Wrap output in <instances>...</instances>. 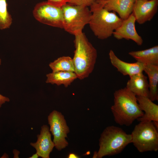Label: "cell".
I'll return each instance as SVG.
<instances>
[{
	"label": "cell",
	"instance_id": "7402d4cb",
	"mask_svg": "<svg viewBox=\"0 0 158 158\" xmlns=\"http://www.w3.org/2000/svg\"><path fill=\"white\" fill-rule=\"evenodd\" d=\"M70 0H47L49 3L55 6L61 7L64 5L68 3Z\"/></svg>",
	"mask_w": 158,
	"mask_h": 158
},
{
	"label": "cell",
	"instance_id": "8fae6325",
	"mask_svg": "<svg viewBox=\"0 0 158 158\" xmlns=\"http://www.w3.org/2000/svg\"><path fill=\"white\" fill-rule=\"evenodd\" d=\"M37 139L35 142L30 145L36 150L39 157L42 158H49L55 145L51 139V135L49 127L43 125L41 127L40 134L37 135Z\"/></svg>",
	"mask_w": 158,
	"mask_h": 158
},
{
	"label": "cell",
	"instance_id": "30bf717a",
	"mask_svg": "<svg viewBox=\"0 0 158 158\" xmlns=\"http://www.w3.org/2000/svg\"><path fill=\"white\" fill-rule=\"evenodd\" d=\"M135 22V17L132 13L127 18L123 20L121 25L114 31V37L118 40H131L138 45H141L143 40L136 30Z\"/></svg>",
	"mask_w": 158,
	"mask_h": 158
},
{
	"label": "cell",
	"instance_id": "3957f363",
	"mask_svg": "<svg viewBox=\"0 0 158 158\" xmlns=\"http://www.w3.org/2000/svg\"><path fill=\"white\" fill-rule=\"evenodd\" d=\"M90 7L92 15L89 24L94 35L102 40L111 37L121 25L123 20L114 12L105 9L98 1Z\"/></svg>",
	"mask_w": 158,
	"mask_h": 158
},
{
	"label": "cell",
	"instance_id": "83f0119b",
	"mask_svg": "<svg viewBox=\"0 0 158 158\" xmlns=\"http://www.w3.org/2000/svg\"><path fill=\"white\" fill-rule=\"evenodd\" d=\"M104 0H96V1H102Z\"/></svg>",
	"mask_w": 158,
	"mask_h": 158
},
{
	"label": "cell",
	"instance_id": "5b68a950",
	"mask_svg": "<svg viewBox=\"0 0 158 158\" xmlns=\"http://www.w3.org/2000/svg\"><path fill=\"white\" fill-rule=\"evenodd\" d=\"M61 8L63 28L74 36L82 32L85 26L89 24L92 15L88 6L67 3Z\"/></svg>",
	"mask_w": 158,
	"mask_h": 158
},
{
	"label": "cell",
	"instance_id": "cb8c5ba5",
	"mask_svg": "<svg viewBox=\"0 0 158 158\" xmlns=\"http://www.w3.org/2000/svg\"><path fill=\"white\" fill-rule=\"evenodd\" d=\"M68 158H79V156H78L77 155L74 154V153H71L69 154L68 156Z\"/></svg>",
	"mask_w": 158,
	"mask_h": 158
},
{
	"label": "cell",
	"instance_id": "44dd1931",
	"mask_svg": "<svg viewBox=\"0 0 158 158\" xmlns=\"http://www.w3.org/2000/svg\"><path fill=\"white\" fill-rule=\"evenodd\" d=\"M96 0H70L68 3L73 5L90 6Z\"/></svg>",
	"mask_w": 158,
	"mask_h": 158
},
{
	"label": "cell",
	"instance_id": "7c38bea8",
	"mask_svg": "<svg viewBox=\"0 0 158 158\" xmlns=\"http://www.w3.org/2000/svg\"><path fill=\"white\" fill-rule=\"evenodd\" d=\"M109 56L111 64L124 75H128L130 77L143 72V63L138 61L130 63L123 61L116 55L112 50L109 51Z\"/></svg>",
	"mask_w": 158,
	"mask_h": 158
},
{
	"label": "cell",
	"instance_id": "ffe728a7",
	"mask_svg": "<svg viewBox=\"0 0 158 158\" xmlns=\"http://www.w3.org/2000/svg\"><path fill=\"white\" fill-rule=\"evenodd\" d=\"M12 23V18L7 9L6 0H0V29L8 28Z\"/></svg>",
	"mask_w": 158,
	"mask_h": 158
},
{
	"label": "cell",
	"instance_id": "277c9868",
	"mask_svg": "<svg viewBox=\"0 0 158 158\" xmlns=\"http://www.w3.org/2000/svg\"><path fill=\"white\" fill-rule=\"evenodd\" d=\"M131 141V134L127 133L122 128L114 126H107L101 135L99 150L94 152L93 157L102 158L117 154Z\"/></svg>",
	"mask_w": 158,
	"mask_h": 158
},
{
	"label": "cell",
	"instance_id": "d6986e66",
	"mask_svg": "<svg viewBox=\"0 0 158 158\" xmlns=\"http://www.w3.org/2000/svg\"><path fill=\"white\" fill-rule=\"evenodd\" d=\"M49 66L52 72L66 71L75 72L73 59L69 56H62L50 63Z\"/></svg>",
	"mask_w": 158,
	"mask_h": 158
},
{
	"label": "cell",
	"instance_id": "6da1fadb",
	"mask_svg": "<svg viewBox=\"0 0 158 158\" xmlns=\"http://www.w3.org/2000/svg\"><path fill=\"white\" fill-rule=\"evenodd\" d=\"M114 96V103L111 109L118 124L129 126L143 114L136 95L126 87L115 91Z\"/></svg>",
	"mask_w": 158,
	"mask_h": 158
},
{
	"label": "cell",
	"instance_id": "4fadbf2b",
	"mask_svg": "<svg viewBox=\"0 0 158 158\" xmlns=\"http://www.w3.org/2000/svg\"><path fill=\"white\" fill-rule=\"evenodd\" d=\"M98 1L108 11L116 12L119 17L124 20L132 13L135 0H104Z\"/></svg>",
	"mask_w": 158,
	"mask_h": 158
},
{
	"label": "cell",
	"instance_id": "4316f807",
	"mask_svg": "<svg viewBox=\"0 0 158 158\" xmlns=\"http://www.w3.org/2000/svg\"><path fill=\"white\" fill-rule=\"evenodd\" d=\"M1 59H0V65H1Z\"/></svg>",
	"mask_w": 158,
	"mask_h": 158
},
{
	"label": "cell",
	"instance_id": "9a60e30c",
	"mask_svg": "<svg viewBox=\"0 0 158 158\" xmlns=\"http://www.w3.org/2000/svg\"><path fill=\"white\" fill-rule=\"evenodd\" d=\"M142 116L137 119L140 122L158 121V105L148 97L136 96Z\"/></svg>",
	"mask_w": 158,
	"mask_h": 158
},
{
	"label": "cell",
	"instance_id": "2e32d148",
	"mask_svg": "<svg viewBox=\"0 0 158 158\" xmlns=\"http://www.w3.org/2000/svg\"><path fill=\"white\" fill-rule=\"evenodd\" d=\"M143 71L149 79V98L153 102L158 100V65L144 64Z\"/></svg>",
	"mask_w": 158,
	"mask_h": 158
},
{
	"label": "cell",
	"instance_id": "9c48e42d",
	"mask_svg": "<svg viewBox=\"0 0 158 158\" xmlns=\"http://www.w3.org/2000/svg\"><path fill=\"white\" fill-rule=\"evenodd\" d=\"M158 0H137L135 1L132 13L136 22L142 24L152 20L157 13Z\"/></svg>",
	"mask_w": 158,
	"mask_h": 158
},
{
	"label": "cell",
	"instance_id": "e0dca14e",
	"mask_svg": "<svg viewBox=\"0 0 158 158\" xmlns=\"http://www.w3.org/2000/svg\"><path fill=\"white\" fill-rule=\"evenodd\" d=\"M128 54L137 61L143 64L158 65V45L143 50L131 51Z\"/></svg>",
	"mask_w": 158,
	"mask_h": 158
},
{
	"label": "cell",
	"instance_id": "ba28073f",
	"mask_svg": "<svg viewBox=\"0 0 158 158\" xmlns=\"http://www.w3.org/2000/svg\"><path fill=\"white\" fill-rule=\"evenodd\" d=\"M48 120L49 131L54 136L55 147L58 150H61L68 145L66 138L70 132L64 116L61 113L54 110L48 116Z\"/></svg>",
	"mask_w": 158,
	"mask_h": 158
},
{
	"label": "cell",
	"instance_id": "603a6c76",
	"mask_svg": "<svg viewBox=\"0 0 158 158\" xmlns=\"http://www.w3.org/2000/svg\"><path fill=\"white\" fill-rule=\"evenodd\" d=\"M9 101L10 99L0 94V108L1 107L3 104L6 102H9Z\"/></svg>",
	"mask_w": 158,
	"mask_h": 158
},
{
	"label": "cell",
	"instance_id": "52a82bcc",
	"mask_svg": "<svg viewBox=\"0 0 158 158\" xmlns=\"http://www.w3.org/2000/svg\"><path fill=\"white\" fill-rule=\"evenodd\" d=\"M34 18L43 24L63 28L61 7L52 4L47 1L37 4L32 12Z\"/></svg>",
	"mask_w": 158,
	"mask_h": 158
},
{
	"label": "cell",
	"instance_id": "5bb4252c",
	"mask_svg": "<svg viewBox=\"0 0 158 158\" xmlns=\"http://www.w3.org/2000/svg\"><path fill=\"white\" fill-rule=\"evenodd\" d=\"M147 77L143 73L130 77L126 87L136 96L149 97V90Z\"/></svg>",
	"mask_w": 158,
	"mask_h": 158
},
{
	"label": "cell",
	"instance_id": "7a4b0ae2",
	"mask_svg": "<svg viewBox=\"0 0 158 158\" xmlns=\"http://www.w3.org/2000/svg\"><path fill=\"white\" fill-rule=\"evenodd\" d=\"M75 36V50L73 60L77 78L82 80L88 77L93 71L97 52L83 32Z\"/></svg>",
	"mask_w": 158,
	"mask_h": 158
},
{
	"label": "cell",
	"instance_id": "8992f818",
	"mask_svg": "<svg viewBox=\"0 0 158 158\" xmlns=\"http://www.w3.org/2000/svg\"><path fill=\"white\" fill-rule=\"evenodd\" d=\"M131 134V143L139 152L158 151V130L152 121L140 122Z\"/></svg>",
	"mask_w": 158,
	"mask_h": 158
},
{
	"label": "cell",
	"instance_id": "ac0fdd59",
	"mask_svg": "<svg viewBox=\"0 0 158 158\" xmlns=\"http://www.w3.org/2000/svg\"><path fill=\"white\" fill-rule=\"evenodd\" d=\"M46 82L58 86L63 85L66 87L70 85L77 77L75 72L59 71L52 72L46 75Z\"/></svg>",
	"mask_w": 158,
	"mask_h": 158
},
{
	"label": "cell",
	"instance_id": "d4e9b609",
	"mask_svg": "<svg viewBox=\"0 0 158 158\" xmlns=\"http://www.w3.org/2000/svg\"><path fill=\"white\" fill-rule=\"evenodd\" d=\"M39 157L38 154L36 152L35 153L33 154L31 157H29L30 158H37Z\"/></svg>",
	"mask_w": 158,
	"mask_h": 158
},
{
	"label": "cell",
	"instance_id": "f1b7e54d",
	"mask_svg": "<svg viewBox=\"0 0 158 158\" xmlns=\"http://www.w3.org/2000/svg\"><path fill=\"white\" fill-rule=\"evenodd\" d=\"M135 0V1L136 0Z\"/></svg>",
	"mask_w": 158,
	"mask_h": 158
},
{
	"label": "cell",
	"instance_id": "484cf974",
	"mask_svg": "<svg viewBox=\"0 0 158 158\" xmlns=\"http://www.w3.org/2000/svg\"><path fill=\"white\" fill-rule=\"evenodd\" d=\"M4 154L5 155V156H2V157H1V158H6L7 157H8L6 153Z\"/></svg>",
	"mask_w": 158,
	"mask_h": 158
}]
</instances>
